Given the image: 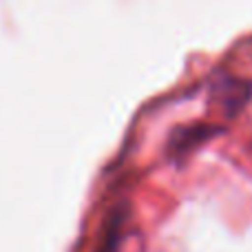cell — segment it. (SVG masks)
Masks as SVG:
<instances>
[{
    "label": "cell",
    "instance_id": "obj_1",
    "mask_svg": "<svg viewBox=\"0 0 252 252\" xmlns=\"http://www.w3.org/2000/svg\"><path fill=\"white\" fill-rule=\"evenodd\" d=\"M213 93L219 97V104H221L228 113H235V111L248 100L250 84H244L241 80H235V78H221L213 87Z\"/></svg>",
    "mask_w": 252,
    "mask_h": 252
},
{
    "label": "cell",
    "instance_id": "obj_2",
    "mask_svg": "<svg viewBox=\"0 0 252 252\" xmlns=\"http://www.w3.org/2000/svg\"><path fill=\"white\" fill-rule=\"evenodd\" d=\"M177 133H179V137L170 139V148L182 153V151H186L190 144H197L199 139H204L206 135L215 133V128H206V126H195V128H192V126H186V128H179Z\"/></svg>",
    "mask_w": 252,
    "mask_h": 252
}]
</instances>
